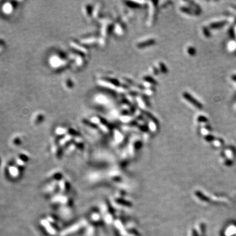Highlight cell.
<instances>
[{
	"label": "cell",
	"mask_w": 236,
	"mask_h": 236,
	"mask_svg": "<svg viewBox=\"0 0 236 236\" xmlns=\"http://www.w3.org/2000/svg\"><path fill=\"white\" fill-rule=\"evenodd\" d=\"M224 24H225L224 22H222L213 23V24H212V25H210V27H211L212 28H217L222 27V26Z\"/></svg>",
	"instance_id": "3957f363"
},
{
	"label": "cell",
	"mask_w": 236,
	"mask_h": 236,
	"mask_svg": "<svg viewBox=\"0 0 236 236\" xmlns=\"http://www.w3.org/2000/svg\"><path fill=\"white\" fill-rule=\"evenodd\" d=\"M193 235H194V236H197V233H196V230H193Z\"/></svg>",
	"instance_id": "8992f818"
},
{
	"label": "cell",
	"mask_w": 236,
	"mask_h": 236,
	"mask_svg": "<svg viewBox=\"0 0 236 236\" xmlns=\"http://www.w3.org/2000/svg\"><path fill=\"white\" fill-rule=\"evenodd\" d=\"M196 196H197V197H199V198L201 199V200H203V201H209V199H208L207 197H206V196H204V195L203 194V193H201V192H196Z\"/></svg>",
	"instance_id": "7a4b0ae2"
},
{
	"label": "cell",
	"mask_w": 236,
	"mask_h": 236,
	"mask_svg": "<svg viewBox=\"0 0 236 236\" xmlns=\"http://www.w3.org/2000/svg\"><path fill=\"white\" fill-rule=\"evenodd\" d=\"M183 96L187 100V101H189L190 102L192 103V104H193V106H195L196 107H197V108H202L203 107L202 104L200 102H199L198 101H197L194 98L192 97L190 95V94H189V93H183Z\"/></svg>",
	"instance_id": "6da1fadb"
},
{
	"label": "cell",
	"mask_w": 236,
	"mask_h": 236,
	"mask_svg": "<svg viewBox=\"0 0 236 236\" xmlns=\"http://www.w3.org/2000/svg\"><path fill=\"white\" fill-rule=\"evenodd\" d=\"M198 119L200 121V122H206L207 121L206 118L204 117H202V116H200V117L198 118Z\"/></svg>",
	"instance_id": "277c9868"
},
{
	"label": "cell",
	"mask_w": 236,
	"mask_h": 236,
	"mask_svg": "<svg viewBox=\"0 0 236 236\" xmlns=\"http://www.w3.org/2000/svg\"><path fill=\"white\" fill-rule=\"evenodd\" d=\"M233 80H235V81H236V76H233Z\"/></svg>",
	"instance_id": "52a82bcc"
},
{
	"label": "cell",
	"mask_w": 236,
	"mask_h": 236,
	"mask_svg": "<svg viewBox=\"0 0 236 236\" xmlns=\"http://www.w3.org/2000/svg\"><path fill=\"white\" fill-rule=\"evenodd\" d=\"M213 136H207L206 137V140H207L208 141H209V140H213Z\"/></svg>",
	"instance_id": "5b68a950"
}]
</instances>
